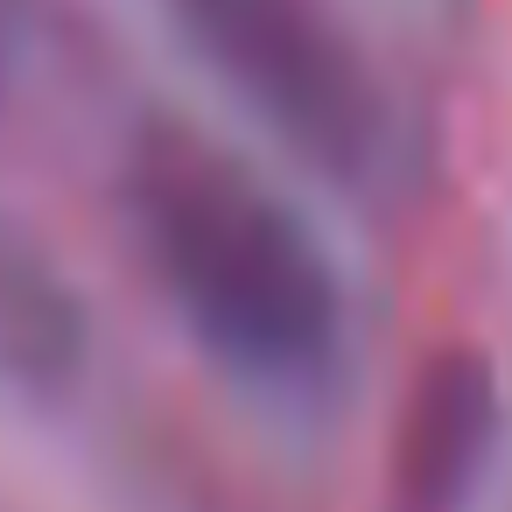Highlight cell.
I'll return each instance as SVG.
<instances>
[{
	"mask_svg": "<svg viewBox=\"0 0 512 512\" xmlns=\"http://www.w3.org/2000/svg\"><path fill=\"white\" fill-rule=\"evenodd\" d=\"M120 218L155 295L218 372L281 400L344 372V274L302 204L232 141L169 113L141 120L120 148Z\"/></svg>",
	"mask_w": 512,
	"mask_h": 512,
	"instance_id": "cell-1",
	"label": "cell"
},
{
	"mask_svg": "<svg viewBox=\"0 0 512 512\" xmlns=\"http://www.w3.org/2000/svg\"><path fill=\"white\" fill-rule=\"evenodd\" d=\"M204 78L302 169L372 190L393 155V99L330 0H155Z\"/></svg>",
	"mask_w": 512,
	"mask_h": 512,
	"instance_id": "cell-2",
	"label": "cell"
},
{
	"mask_svg": "<svg viewBox=\"0 0 512 512\" xmlns=\"http://www.w3.org/2000/svg\"><path fill=\"white\" fill-rule=\"evenodd\" d=\"M498 449V372L484 351H435L393 414L379 512H463Z\"/></svg>",
	"mask_w": 512,
	"mask_h": 512,
	"instance_id": "cell-3",
	"label": "cell"
},
{
	"mask_svg": "<svg viewBox=\"0 0 512 512\" xmlns=\"http://www.w3.org/2000/svg\"><path fill=\"white\" fill-rule=\"evenodd\" d=\"M92 365V316L57 253L0 211V393L57 407Z\"/></svg>",
	"mask_w": 512,
	"mask_h": 512,
	"instance_id": "cell-4",
	"label": "cell"
}]
</instances>
